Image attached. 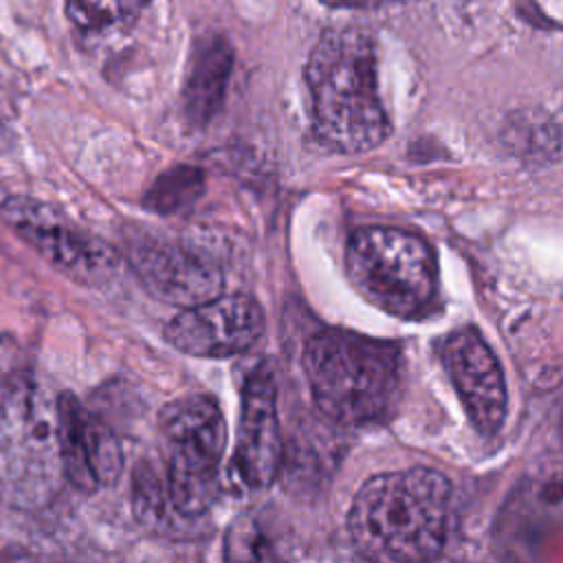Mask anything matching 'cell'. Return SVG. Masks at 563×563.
<instances>
[{
    "label": "cell",
    "mask_w": 563,
    "mask_h": 563,
    "mask_svg": "<svg viewBox=\"0 0 563 563\" xmlns=\"http://www.w3.org/2000/svg\"><path fill=\"white\" fill-rule=\"evenodd\" d=\"M306 81L312 130L323 147L358 154L385 141L389 119L378 97L374 42L365 31H325L308 57Z\"/></svg>",
    "instance_id": "6da1fadb"
},
{
    "label": "cell",
    "mask_w": 563,
    "mask_h": 563,
    "mask_svg": "<svg viewBox=\"0 0 563 563\" xmlns=\"http://www.w3.org/2000/svg\"><path fill=\"white\" fill-rule=\"evenodd\" d=\"M451 484L431 468H407L367 479L350 508L354 548L374 561H427L449 532Z\"/></svg>",
    "instance_id": "7a4b0ae2"
},
{
    "label": "cell",
    "mask_w": 563,
    "mask_h": 563,
    "mask_svg": "<svg viewBox=\"0 0 563 563\" xmlns=\"http://www.w3.org/2000/svg\"><path fill=\"white\" fill-rule=\"evenodd\" d=\"M303 369L319 409L341 424L387 420L402 394V356L394 343L345 330L314 334Z\"/></svg>",
    "instance_id": "3957f363"
},
{
    "label": "cell",
    "mask_w": 563,
    "mask_h": 563,
    "mask_svg": "<svg viewBox=\"0 0 563 563\" xmlns=\"http://www.w3.org/2000/svg\"><path fill=\"white\" fill-rule=\"evenodd\" d=\"M354 288L376 308L407 319L424 317L438 301V264L431 246L416 233L365 227L345 249Z\"/></svg>",
    "instance_id": "277c9868"
},
{
    "label": "cell",
    "mask_w": 563,
    "mask_h": 563,
    "mask_svg": "<svg viewBox=\"0 0 563 563\" xmlns=\"http://www.w3.org/2000/svg\"><path fill=\"white\" fill-rule=\"evenodd\" d=\"M167 449V490L180 517L207 512L220 490L218 468L227 444V424L218 402L207 394H187L158 413Z\"/></svg>",
    "instance_id": "5b68a950"
},
{
    "label": "cell",
    "mask_w": 563,
    "mask_h": 563,
    "mask_svg": "<svg viewBox=\"0 0 563 563\" xmlns=\"http://www.w3.org/2000/svg\"><path fill=\"white\" fill-rule=\"evenodd\" d=\"M4 222L51 266L81 284L108 282L119 268V255L99 238L68 224L55 209L22 196L0 205Z\"/></svg>",
    "instance_id": "8992f818"
},
{
    "label": "cell",
    "mask_w": 563,
    "mask_h": 563,
    "mask_svg": "<svg viewBox=\"0 0 563 563\" xmlns=\"http://www.w3.org/2000/svg\"><path fill=\"white\" fill-rule=\"evenodd\" d=\"M264 332L262 306L246 295H218L202 303L180 308L163 330L176 350L202 356L227 358L249 350Z\"/></svg>",
    "instance_id": "52a82bcc"
},
{
    "label": "cell",
    "mask_w": 563,
    "mask_h": 563,
    "mask_svg": "<svg viewBox=\"0 0 563 563\" xmlns=\"http://www.w3.org/2000/svg\"><path fill=\"white\" fill-rule=\"evenodd\" d=\"M442 365L464 405L473 427L482 435H493L506 420L504 372L475 328L451 332L440 345Z\"/></svg>",
    "instance_id": "ba28073f"
},
{
    "label": "cell",
    "mask_w": 563,
    "mask_h": 563,
    "mask_svg": "<svg viewBox=\"0 0 563 563\" xmlns=\"http://www.w3.org/2000/svg\"><path fill=\"white\" fill-rule=\"evenodd\" d=\"M130 266L150 295L178 308H189L222 292V271L209 257L169 242H141L130 253Z\"/></svg>",
    "instance_id": "9c48e42d"
},
{
    "label": "cell",
    "mask_w": 563,
    "mask_h": 563,
    "mask_svg": "<svg viewBox=\"0 0 563 563\" xmlns=\"http://www.w3.org/2000/svg\"><path fill=\"white\" fill-rule=\"evenodd\" d=\"M282 464V431L275 383L268 367L255 369L242 387L233 466L246 488H266Z\"/></svg>",
    "instance_id": "30bf717a"
},
{
    "label": "cell",
    "mask_w": 563,
    "mask_h": 563,
    "mask_svg": "<svg viewBox=\"0 0 563 563\" xmlns=\"http://www.w3.org/2000/svg\"><path fill=\"white\" fill-rule=\"evenodd\" d=\"M233 68V48L222 35L202 37L183 86V112L189 125H207L220 110Z\"/></svg>",
    "instance_id": "8fae6325"
},
{
    "label": "cell",
    "mask_w": 563,
    "mask_h": 563,
    "mask_svg": "<svg viewBox=\"0 0 563 563\" xmlns=\"http://www.w3.org/2000/svg\"><path fill=\"white\" fill-rule=\"evenodd\" d=\"M84 413H86V409L81 407L77 396L64 391L55 400L53 427H55V442H57L64 475L70 479V484L77 490L90 495L99 488V484H97L92 466H90Z\"/></svg>",
    "instance_id": "7c38bea8"
},
{
    "label": "cell",
    "mask_w": 563,
    "mask_h": 563,
    "mask_svg": "<svg viewBox=\"0 0 563 563\" xmlns=\"http://www.w3.org/2000/svg\"><path fill=\"white\" fill-rule=\"evenodd\" d=\"M205 189V174L194 165H174L158 174L143 194V207L158 216H172L191 207Z\"/></svg>",
    "instance_id": "4fadbf2b"
},
{
    "label": "cell",
    "mask_w": 563,
    "mask_h": 563,
    "mask_svg": "<svg viewBox=\"0 0 563 563\" xmlns=\"http://www.w3.org/2000/svg\"><path fill=\"white\" fill-rule=\"evenodd\" d=\"M150 0H66L68 20L88 33H106L132 24Z\"/></svg>",
    "instance_id": "5bb4252c"
},
{
    "label": "cell",
    "mask_w": 563,
    "mask_h": 563,
    "mask_svg": "<svg viewBox=\"0 0 563 563\" xmlns=\"http://www.w3.org/2000/svg\"><path fill=\"white\" fill-rule=\"evenodd\" d=\"M132 506H134L136 519L143 526H150V528H156V526L165 523V519H167L165 510L167 508L174 510L172 499H169V490H167V479H165V475L161 477L156 466L150 464V462H141L134 468V475H132Z\"/></svg>",
    "instance_id": "9a60e30c"
},
{
    "label": "cell",
    "mask_w": 563,
    "mask_h": 563,
    "mask_svg": "<svg viewBox=\"0 0 563 563\" xmlns=\"http://www.w3.org/2000/svg\"><path fill=\"white\" fill-rule=\"evenodd\" d=\"M84 429H86L90 466L99 488L106 484H112L119 477L123 466V453H121L119 440L114 438L110 427L90 411L84 413Z\"/></svg>",
    "instance_id": "2e32d148"
},
{
    "label": "cell",
    "mask_w": 563,
    "mask_h": 563,
    "mask_svg": "<svg viewBox=\"0 0 563 563\" xmlns=\"http://www.w3.org/2000/svg\"><path fill=\"white\" fill-rule=\"evenodd\" d=\"M227 556L229 559H268L271 556V550L255 521L240 519L231 526L227 537Z\"/></svg>",
    "instance_id": "e0dca14e"
},
{
    "label": "cell",
    "mask_w": 563,
    "mask_h": 563,
    "mask_svg": "<svg viewBox=\"0 0 563 563\" xmlns=\"http://www.w3.org/2000/svg\"><path fill=\"white\" fill-rule=\"evenodd\" d=\"M323 4L330 7H350V9H367V7H378L387 2H402V0H321Z\"/></svg>",
    "instance_id": "ac0fdd59"
}]
</instances>
